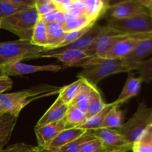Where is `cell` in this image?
<instances>
[{"label":"cell","instance_id":"1","mask_svg":"<svg viewBox=\"0 0 152 152\" xmlns=\"http://www.w3.org/2000/svg\"><path fill=\"white\" fill-rule=\"evenodd\" d=\"M61 87L39 84L17 92L0 94V115L10 114L19 117L21 111L28 104L42 98L58 95Z\"/></svg>","mask_w":152,"mask_h":152},{"label":"cell","instance_id":"2","mask_svg":"<svg viewBox=\"0 0 152 152\" xmlns=\"http://www.w3.org/2000/svg\"><path fill=\"white\" fill-rule=\"evenodd\" d=\"M72 67H80L83 70L77 77L82 78L93 86L96 85L105 77L120 73L131 72L123 61L111 60L100 57H90L74 64Z\"/></svg>","mask_w":152,"mask_h":152},{"label":"cell","instance_id":"3","mask_svg":"<svg viewBox=\"0 0 152 152\" xmlns=\"http://www.w3.org/2000/svg\"><path fill=\"white\" fill-rule=\"evenodd\" d=\"M38 18L36 7H31L0 20V28L16 34L20 40L31 42Z\"/></svg>","mask_w":152,"mask_h":152},{"label":"cell","instance_id":"4","mask_svg":"<svg viewBox=\"0 0 152 152\" xmlns=\"http://www.w3.org/2000/svg\"><path fill=\"white\" fill-rule=\"evenodd\" d=\"M43 52L44 48L28 41L19 39L0 42V68L22 62L23 59H37Z\"/></svg>","mask_w":152,"mask_h":152},{"label":"cell","instance_id":"5","mask_svg":"<svg viewBox=\"0 0 152 152\" xmlns=\"http://www.w3.org/2000/svg\"><path fill=\"white\" fill-rule=\"evenodd\" d=\"M151 111L152 108H148L144 102H140L134 115L126 123L117 129L131 145H133L150 124Z\"/></svg>","mask_w":152,"mask_h":152},{"label":"cell","instance_id":"6","mask_svg":"<svg viewBox=\"0 0 152 152\" xmlns=\"http://www.w3.org/2000/svg\"><path fill=\"white\" fill-rule=\"evenodd\" d=\"M107 26L120 34H152V16L145 14L123 19L111 18Z\"/></svg>","mask_w":152,"mask_h":152},{"label":"cell","instance_id":"7","mask_svg":"<svg viewBox=\"0 0 152 152\" xmlns=\"http://www.w3.org/2000/svg\"><path fill=\"white\" fill-rule=\"evenodd\" d=\"M152 37V34L129 35L123 39L116 42L111 48L98 57L111 60H121L127 56L142 40Z\"/></svg>","mask_w":152,"mask_h":152},{"label":"cell","instance_id":"8","mask_svg":"<svg viewBox=\"0 0 152 152\" xmlns=\"http://www.w3.org/2000/svg\"><path fill=\"white\" fill-rule=\"evenodd\" d=\"M91 133L102 142L105 148L110 150H124L129 151L132 150L131 145L117 129L99 128L94 130H89Z\"/></svg>","mask_w":152,"mask_h":152},{"label":"cell","instance_id":"9","mask_svg":"<svg viewBox=\"0 0 152 152\" xmlns=\"http://www.w3.org/2000/svg\"><path fill=\"white\" fill-rule=\"evenodd\" d=\"M110 15L113 19H123L140 15H150L141 0H126L110 5Z\"/></svg>","mask_w":152,"mask_h":152},{"label":"cell","instance_id":"10","mask_svg":"<svg viewBox=\"0 0 152 152\" xmlns=\"http://www.w3.org/2000/svg\"><path fill=\"white\" fill-rule=\"evenodd\" d=\"M90 57V53L87 50L65 49V50L43 52L39 55L37 59L38 58H54L62 62V69H63V68L72 67L74 64Z\"/></svg>","mask_w":152,"mask_h":152},{"label":"cell","instance_id":"11","mask_svg":"<svg viewBox=\"0 0 152 152\" xmlns=\"http://www.w3.org/2000/svg\"><path fill=\"white\" fill-rule=\"evenodd\" d=\"M62 69V65L49 64L44 65H33L23 63L22 62H17L11 65H5L0 68L2 75L7 76H20L25 74H34L40 71H52L57 72Z\"/></svg>","mask_w":152,"mask_h":152},{"label":"cell","instance_id":"12","mask_svg":"<svg viewBox=\"0 0 152 152\" xmlns=\"http://www.w3.org/2000/svg\"><path fill=\"white\" fill-rule=\"evenodd\" d=\"M128 36L129 35L118 34L108 28V31L99 36L96 41L86 50L89 52L91 57H98L108 51L116 42L123 39Z\"/></svg>","mask_w":152,"mask_h":152},{"label":"cell","instance_id":"13","mask_svg":"<svg viewBox=\"0 0 152 152\" xmlns=\"http://www.w3.org/2000/svg\"><path fill=\"white\" fill-rule=\"evenodd\" d=\"M68 129L65 120L34 128L39 147H46L60 132Z\"/></svg>","mask_w":152,"mask_h":152},{"label":"cell","instance_id":"14","mask_svg":"<svg viewBox=\"0 0 152 152\" xmlns=\"http://www.w3.org/2000/svg\"><path fill=\"white\" fill-rule=\"evenodd\" d=\"M152 54V37L142 40L127 56L122 60L130 71H134L137 63Z\"/></svg>","mask_w":152,"mask_h":152},{"label":"cell","instance_id":"15","mask_svg":"<svg viewBox=\"0 0 152 152\" xmlns=\"http://www.w3.org/2000/svg\"><path fill=\"white\" fill-rule=\"evenodd\" d=\"M108 30V27L101 26L95 23L92 26V28L88 31L81 38L76 40L74 42L71 43L67 45L66 47L63 48L59 50H65V49H77V50H86L95 41L96 39L102 35L103 33Z\"/></svg>","mask_w":152,"mask_h":152},{"label":"cell","instance_id":"16","mask_svg":"<svg viewBox=\"0 0 152 152\" xmlns=\"http://www.w3.org/2000/svg\"><path fill=\"white\" fill-rule=\"evenodd\" d=\"M68 105L64 103L59 97L56 98L50 108L39 119L35 127L45 126L64 119L68 109Z\"/></svg>","mask_w":152,"mask_h":152},{"label":"cell","instance_id":"17","mask_svg":"<svg viewBox=\"0 0 152 152\" xmlns=\"http://www.w3.org/2000/svg\"><path fill=\"white\" fill-rule=\"evenodd\" d=\"M83 15L91 22L96 23V20L109 9L108 1L103 0H83Z\"/></svg>","mask_w":152,"mask_h":152},{"label":"cell","instance_id":"18","mask_svg":"<svg viewBox=\"0 0 152 152\" xmlns=\"http://www.w3.org/2000/svg\"><path fill=\"white\" fill-rule=\"evenodd\" d=\"M142 83L143 82L139 77H135L132 74H129L120 96L114 102L120 106L121 104L125 103L132 97L136 96L140 91Z\"/></svg>","mask_w":152,"mask_h":152},{"label":"cell","instance_id":"19","mask_svg":"<svg viewBox=\"0 0 152 152\" xmlns=\"http://www.w3.org/2000/svg\"><path fill=\"white\" fill-rule=\"evenodd\" d=\"M86 132L87 131L80 128H71L65 129L60 132L46 147L51 149H57L80 137Z\"/></svg>","mask_w":152,"mask_h":152},{"label":"cell","instance_id":"20","mask_svg":"<svg viewBox=\"0 0 152 152\" xmlns=\"http://www.w3.org/2000/svg\"><path fill=\"white\" fill-rule=\"evenodd\" d=\"M18 117L10 114L0 115V151L10 140Z\"/></svg>","mask_w":152,"mask_h":152},{"label":"cell","instance_id":"21","mask_svg":"<svg viewBox=\"0 0 152 152\" xmlns=\"http://www.w3.org/2000/svg\"><path fill=\"white\" fill-rule=\"evenodd\" d=\"M48 34V45L45 48V52L54 50L65 38L66 33L56 22L46 23Z\"/></svg>","mask_w":152,"mask_h":152},{"label":"cell","instance_id":"22","mask_svg":"<svg viewBox=\"0 0 152 152\" xmlns=\"http://www.w3.org/2000/svg\"><path fill=\"white\" fill-rule=\"evenodd\" d=\"M90 87L91 93L90 96H89L88 106L87 112L86 114L87 120L98 114L99 111L103 109L104 107L106 105V103L104 102L100 91L97 88V87L91 84H90Z\"/></svg>","mask_w":152,"mask_h":152},{"label":"cell","instance_id":"23","mask_svg":"<svg viewBox=\"0 0 152 152\" xmlns=\"http://www.w3.org/2000/svg\"><path fill=\"white\" fill-rule=\"evenodd\" d=\"M94 24L95 23L91 22L84 15L76 16L67 13H65V23L62 26V28L65 33H69L80 31Z\"/></svg>","mask_w":152,"mask_h":152},{"label":"cell","instance_id":"24","mask_svg":"<svg viewBox=\"0 0 152 152\" xmlns=\"http://www.w3.org/2000/svg\"><path fill=\"white\" fill-rule=\"evenodd\" d=\"M115 105H117L114 102H111V103H106V105H105V106L104 107V108L102 111H99V112L98 113V114H96V115L93 116V117H91V118L88 119V120H86V123H85L83 126H81L79 128L83 129L86 131L94 130V129L102 128V124H103L107 115H108V113L110 112V111H111Z\"/></svg>","mask_w":152,"mask_h":152},{"label":"cell","instance_id":"25","mask_svg":"<svg viewBox=\"0 0 152 152\" xmlns=\"http://www.w3.org/2000/svg\"><path fill=\"white\" fill-rule=\"evenodd\" d=\"M83 83H84L83 79L79 78L77 81L74 82L68 86L62 87L59 94H58V97L64 103L70 106L80 92Z\"/></svg>","mask_w":152,"mask_h":152},{"label":"cell","instance_id":"26","mask_svg":"<svg viewBox=\"0 0 152 152\" xmlns=\"http://www.w3.org/2000/svg\"><path fill=\"white\" fill-rule=\"evenodd\" d=\"M64 120L68 129H71V128H79L83 126L87 120V117L86 114L80 111L77 107L69 106L66 115L64 117Z\"/></svg>","mask_w":152,"mask_h":152},{"label":"cell","instance_id":"27","mask_svg":"<svg viewBox=\"0 0 152 152\" xmlns=\"http://www.w3.org/2000/svg\"><path fill=\"white\" fill-rule=\"evenodd\" d=\"M31 43L35 45L45 48L48 45V34L46 23L39 17L33 34Z\"/></svg>","mask_w":152,"mask_h":152},{"label":"cell","instance_id":"28","mask_svg":"<svg viewBox=\"0 0 152 152\" xmlns=\"http://www.w3.org/2000/svg\"><path fill=\"white\" fill-rule=\"evenodd\" d=\"M84 80V83H83L80 92H79L77 96H76V98L74 99V100L73 101V102L71 103V105L70 106L77 107L80 111H82L83 113L86 114L88 106L89 96H90L91 93V87L90 83H88L85 80Z\"/></svg>","mask_w":152,"mask_h":152},{"label":"cell","instance_id":"29","mask_svg":"<svg viewBox=\"0 0 152 152\" xmlns=\"http://www.w3.org/2000/svg\"><path fill=\"white\" fill-rule=\"evenodd\" d=\"M94 139H96V137L91 133L90 131L88 130L85 134L76 139L75 140L69 142L61 148L53 150H56L58 152H80V148L85 142H87Z\"/></svg>","mask_w":152,"mask_h":152},{"label":"cell","instance_id":"30","mask_svg":"<svg viewBox=\"0 0 152 152\" xmlns=\"http://www.w3.org/2000/svg\"><path fill=\"white\" fill-rule=\"evenodd\" d=\"M123 125V111L115 105L107 115L102 128L105 129H119Z\"/></svg>","mask_w":152,"mask_h":152},{"label":"cell","instance_id":"31","mask_svg":"<svg viewBox=\"0 0 152 152\" xmlns=\"http://www.w3.org/2000/svg\"><path fill=\"white\" fill-rule=\"evenodd\" d=\"M134 71H137L139 77L143 83L152 81V57L144 59L136 64Z\"/></svg>","mask_w":152,"mask_h":152},{"label":"cell","instance_id":"32","mask_svg":"<svg viewBox=\"0 0 152 152\" xmlns=\"http://www.w3.org/2000/svg\"><path fill=\"white\" fill-rule=\"evenodd\" d=\"M26 9L28 8L19 7L13 4L10 0H0V20Z\"/></svg>","mask_w":152,"mask_h":152},{"label":"cell","instance_id":"33","mask_svg":"<svg viewBox=\"0 0 152 152\" xmlns=\"http://www.w3.org/2000/svg\"><path fill=\"white\" fill-rule=\"evenodd\" d=\"M94 25H89V26L86 27V28H83V29L80 30V31H72V32H69V33H66L65 36V38L64 39L62 40V42L56 48L55 50H59V49H62L63 48L66 47L67 45H70L71 43L74 42H75L76 40L79 39L80 38H81L85 34H86L87 31H88L91 28H92Z\"/></svg>","mask_w":152,"mask_h":152},{"label":"cell","instance_id":"34","mask_svg":"<svg viewBox=\"0 0 152 152\" xmlns=\"http://www.w3.org/2000/svg\"><path fill=\"white\" fill-rule=\"evenodd\" d=\"M35 7L39 16L57 10L53 0H35Z\"/></svg>","mask_w":152,"mask_h":152},{"label":"cell","instance_id":"35","mask_svg":"<svg viewBox=\"0 0 152 152\" xmlns=\"http://www.w3.org/2000/svg\"><path fill=\"white\" fill-rule=\"evenodd\" d=\"M0 152H38V147L19 142L10 145L7 148H3Z\"/></svg>","mask_w":152,"mask_h":152},{"label":"cell","instance_id":"36","mask_svg":"<svg viewBox=\"0 0 152 152\" xmlns=\"http://www.w3.org/2000/svg\"><path fill=\"white\" fill-rule=\"evenodd\" d=\"M102 147L104 146L102 142L96 138L87 142H85L80 148V152H95Z\"/></svg>","mask_w":152,"mask_h":152},{"label":"cell","instance_id":"37","mask_svg":"<svg viewBox=\"0 0 152 152\" xmlns=\"http://www.w3.org/2000/svg\"><path fill=\"white\" fill-rule=\"evenodd\" d=\"M132 151L133 152H152V145L137 140L132 145Z\"/></svg>","mask_w":152,"mask_h":152},{"label":"cell","instance_id":"38","mask_svg":"<svg viewBox=\"0 0 152 152\" xmlns=\"http://www.w3.org/2000/svg\"><path fill=\"white\" fill-rule=\"evenodd\" d=\"M53 1L56 4L57 10L64 12L65 13H67L69 12L70 9L72 7L74 0H62V1L53 0Z\"/></svg>","mask_w":152,"mask_h":152},{"label":"cell","instance_id":"39","mask_svg":"<svg viewBox=\"0 0 152 152\" xmlns=\"http://www.w3.org/2000/svg\"><path fill=\"white\" fill-rule=\"evenodd\" d=\"M13 86V81L7 76H0V94L9 90Z\"/></svg>","mask_w":152,"mask_h":152},{"label":"cell","instance_id":"40","mask_svg":"<svg viewBox=\"0 0 152 152\" xmlns=\"http://www.w3.org/2000/svg\"><path fill=\"white\" fill-rule=\"evenodd\" d=\"M137 140L152 145V124H149L145 128Z\"/></svg>","mask_w":152,"mask_h":152},{"label":"cell","instance_id":"41","mask_svg":"<svg viewBox=\"0 0 152 152\" xmlns=\"http://www.w3.org/2000/svg\"><path fill=\"white\" fill-rule=\"evenodd\" d=\"M68 13L76 15V16H82L83 15V0H74L72 7L70 9Z\"/></svg>","mask_w":152,"mask_h":152},{"label":"cell","instance_id":"42","mask_svg":"<svg viewBox=\"0 0 152 152\" xmlns=\"http://www.w3.org/2000/svg\"><path fill=\"white\" fill-rule=\"evenodd\" d=\"M13 4L25 8H31L35 7V0H10Z\"/></svg>","mask_w":152,"mask_h":152},{"label":"cell","instance_id":"43","mask_svg":"<svg viewBox=\"0 0 152 152\" xmlns=\"http://www.w3.org/2000/svg\"><path fill=\"white\" fill-rule=\"evenodd\" d=\"M56 10H52V11L48 12V13L43 14L42 16H39V17L41 18L45 23H50V22H55V15H56Z\"/></svg>","mask_w":152,"mask_h":152},{"label":"cell","instance_id":"44","mask_svg":"<svg viewBox=\"0 0 152 152\" xmlns=\"http://www.w3.org/2000/svg\"><path fill=\"white\" fill-rule=\"evenodd\" d=\"M65 13L64 12L60 11V10H56V15H55V22L56 24L62 27L65 23Z\"/></svg>","mask_w":152,"mask_h":152},{"label":"cell","instance_id":"45","mask_svg":"<svg viewBox=\"0 0 152 152\" xmlns=\"http://www.w3.org/2000/svg\"><path fill=\"white\" fill-rule=\"evenodd\" d=\"M143 5L148 9L150 15L152 16V0H141Z\"/></svg>","mask_w":152,"mask_h":152},{"label":"cell","instance_id":"46","mask_svg":"<svg viewBox=\"0 0 152 152\" xmlns=\"http://www.w3.org/2000/svg\"><path fill=\"white\" fill-rule=\"evenodd\" d=\"M38 147V152H58L56 150L50 149V148H47V147Z\"/></svg>","mask_w":152,"mask_h":152},{"label":"cell","instance_id":"47","mask_svg":"<svg viewBox=\"0 0 152 152\" xmlns=\"http://www.w3.org/2000/svg\"><path fill=\"white\" fill-rule=\"evenodd\" d=\"M111 151V150L108 149V148H105V147H102V148H101L100 149H99V150H98V151H95V152H108V151Z\"/></svg>","mask_w":152,"mask_h":152},{"label":"cell","instance_id":"48","mask_svg":"<svg viewBox=\"0 0 152 152\" xmlns=\"http://www.w3.org/2000/svg\"><path fill=\"white\" fill-rule=\"evenodd\" d=\"M108 152H127V151H124V150H111V151H109Z\"/></svg>","mask_w":152,"mask_h":152},{"label":"cell","instance_id":"49","mask_svg":"<svg viewBox=\"0 0 152 152\" xmlns=\"http://www.w3.org/2000/svg\"><path fill=\"white\" fill-rule=\"evenodd\" d=\"M150 124H152V111L151 114V117H150Z\"/></svg>","mask_w":152,"mask_h":152},{"label":"cell","instance_id":"50","mask_svg":"<svg viewBox=\"0 0 152 152\" xmlns=\"http://www.w3.org/2000/svg\"><path fill=\"white\" fill-rule=\"evenodd\" d=\"M1 75H2V73H1V70H0V76H1Z\"/></svg>","mask_w":152,"mask_h":152},{"label":"cell","instance_id":"51","mask_svg":"<svg viewBox=\"0 0 152 152\" xmlns=\"http://www.w3.org/2000/svg\"></svg>","mask_w":152,"mask_h":152}]
</instances>
